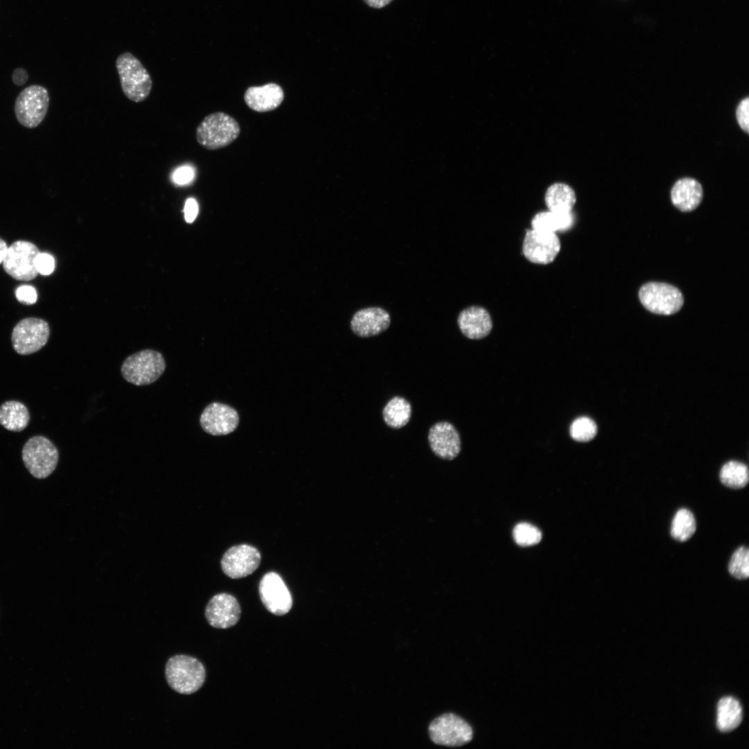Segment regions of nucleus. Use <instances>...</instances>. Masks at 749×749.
Returning a JSON list of instances; mask_svg holds the SVG:
<instances>
[{
  "mask_svg": "<svg viewBox=\"0 0 749 749\" xmlns=\"http://www.w3.org/2000/svg\"><path fill=\"white\" fill-rule=\"evenodd\" d=\"M49 100L47 89L41 85H33L24 89L15 103L18 122L28 128L39 126L46 115Z\"/></svg>",
  "mask_w": 749,
  "mask_h": 749,
  "instance_id": "0eeeda50",
  "label": "nucleus"
},
{
  "mask_svg": "<svg viewBox=\"0 0 749 749\" xmlns=\"http://www.w3.org/2000/svg\"><path fill=\"white\" fill-rule=\"evenodd\" d=\"M576 197L574 189L565 183H554L546 191L544 202L548 210L561 214L571 213Z\"/></svg>",
  "mask_w": 749,
  "mask_h": 749,
  "instance_id": "412c9836",
  "label": "nucleus"
},
{
  "mask_svg": "<svg viewBox=\"0 0 749 749\" xmlns=\"http://www.w3.org/2000/svg\"><path fill=\"white\" fill-rule=\"evenodd\" d=\"M194 176L193 169L189 166H182L178 169L173 173V181L178 184H184L189 182Z\"/></svg>",
  "mask_w": 749,
  "mask_h": 749,
  "instance_id": "72a5a7b5",
  "label": "nucleus"
},
{
  "mask_svg": "<svg viewBox=\"0 0 749 749\" xmlns=\"http://www.w3.org/2000/svg\"><path fill=\"white\" fill-rule=\"evenodd\" d=\"M184 211L186 221L188 223L193 221L198 212V207L196 201L193 198L187 199L185 203Z\"/></svg>",
  "mask_w": 749,
  "mask_h": 749,
  "instance_id": "f704fd0d",
  "label": "nucleus"
},
{
  "mask_svg": "<svg viewBox=\"0 0 749 749\" xmlns=\"http://www.w3.org/2000/svg\"><path fill=\"white\" fill-rule=\"evenodd\" d=\"M240 126L232 117L222 112L206 116L196 130L198 143L207 150L230 145L239 136Z\"/></svg>",
  "mask_w": 749,
  "mask_h": 749,
  "instance_id": "7ed1b4c3",
  "label": "nucleus"
},
{
  "mask_svg": "<svg viewBox=\"0 0 749 749\" xmlns=\"http://www.w3.org/2000/svg\"><path fill=\"white\" fill-rule=\"evenodd\" d=\"M165 368L162 354L146 349L128 356L122 363L121 372L126 381L135 386H146L157 381Z\"/></svg>",
  "mask_w": 749,
  "mask_h": 749,
  "instance_id": "20e7f679",
  "label": "nucleus"
},
{
  "mask_svg": "<svg viewBox=\"0 0 749 749\" xmlns=\"http://www.w3.org/2000/svg\"><path fill=\"white\" fill-rule=\"evenodd\" d=\"M742 718V708L737 700L729 696L719 700L716 720L719 731L729 732L734 730L740 725Z\"/></svg>",
  "mask_w": 749,
  "mask_h": 749,
  "instance_id": "5701e85b",
  "label": "nucleus"
},
{
  "mask_svg": "<svg viewBox=\"0 0 749 749\" xmlns=\"http://www.w3.org/2000/svg\"><path fill=\"white\" fill-rule=\"evenodd\" d=\"M561 248L554 232L527 230L522 244L524 257L531 263L549 264L554 261Z\"/></svg>",
  "mask_w": 749,
  "mask_h": 749,
  "instance_id": "9b49d317",
  "label": "nucleus"
},
{
  "mask_svg": "<svg viewBox=\"0 0 749 749\" xmlns=\"http://www.w3.org/2000/svg\"><path fill=\"white\" fill-rule=\"evenodd\" d=\"M34 264L37 273L42 275L51 274L55 268L53 257L46 252H40L35 257Z\"/></svg>",
  "mask_w": 749,
  "mask_h": 749,
  "instance_id": "7c9ffc66",
  "label": "nucleus"
},
{
  "mask_svg": "<svg viewBox=\"0 0 749 749\" xmlns=\"http://www.w3.org/2000/svg\"><path fill=\"white\" fill-rule=\"evenodd\" d=\"M428 441L433 453L444 460H453L460 451L459 433L449 422H438L431 426L429 430Z\"/></svg>",
  "mask_w": 749,
  "mask_h": 749,
  "instance_id": "2eb2a0df",
  "label": "nucleus"
},
{
  "mask_svg": "<svg viewBox=\"0 0 749 749\" xmlns=\"http://www.w3.org/2000/svg\"><path fill=\"white\" fill-rule=\"evenodd\" d=\"M116 67L125 96L130 101L140 103L149 96L153 81L141 62L130 52L118 56Z\"/></svg>",
  "mask_w": 749,
  "mask_h": 749,
  "instance_id": "f03ea898",
  "label": "nucleus"
},
{
  "mask_svg": "<svg viewBox=\"0 0 749 749\" xmlns=\"http://www.w3.org/2000/svg\"><path fill=\"white\" fill-rule=\"evenodd\" d=\"M165 675L168 685L175 691L191 694L199 690L204 684L205 669L197 659L177 655L167 661Z\"/></svg>",
  "mask_w": 749,
  "mask_h": 749,
  "instance_id": "f257e3e1",
  "label": "nucleus"
},
{
  "mask_svg": "<svg viewBox=\"0 0 749 749\" xmlns=\"http://www.w3.org/2000/svg\"><path fill=\"white\" fill-rule=\"evenodd\" d=\"M703 197V191L701 184L691 178L678 180L671 191L673 205L683 212L695 209L701 203Z\"/></svg>",
  "mask_w": 749,
  "mask_h": 749,
  "instance_id": "aec40b11",
  "label": "nucleus"
},
{
  "mask_svg": "<svg viewBox=\"0 0 749 749\" xmlns=\"http://www.w3.org/2000/svg\"><path fill=\"white\" fill-rule=\"evenodd\" d=\"M411 405L404 397L395 396L385 405L382 414L385 423L393 429H399L409 422L411 416Z\"/></svg>",
  "mask_w": 749,
  "mask_h": 749,
  "instance_id": "b1692460",
  "label": "nucleus"
},
{
  "mask_svg": "<svg viewBox=\"0 0 749 749\" xmlns=\"http://www.w3.org/2000/svg\"><path fill=\"white\" fill-rule=\"evenodd\" d=\"M728 571L730 575L739 580H745L749 577V550L741 546L732 554L729 564Z\"/></svg>",
  "mask_w": 749,
  "mask_h": 749,
  "instance_id": "cd10ccee",
  "label": "nucleus"
},
{
  "mask_svg": "<svg viewBox=\"0 0 749 749\" xmlns=\"http://www.w3.org/2000/svg\"><path fill=\"white\" fill-rule=\"evenodd\" d=\"M28 78V75L27 71L24 69H22V68H17L16 69L14 70V71L12 73V82L16 85H19V86L25 84L27 82Z\"/></svg>",
  "mask_w": 749,
  "mask_h": 749,
  "instance_id": "c9c22d12",
  "label": "nucleus"
},
{
  "mask_svg": "<svg viewBox=\"0 0 749 749\" xmlns=\"http://www.w3.org/2000/svg\"><path fill=\"white\" fill-rule=\"evenodd\" d=\"M259 592L265 608L273 614H286L292 607L291 593L280 576L275 572H268L262 577Z\"/></svg>",
  "mask_w": 749,
  "mask_h": 749,
  "instance_id": "f8f14e48",
  "label": "nucleus"
},
{
  "mask_svg": "<svg viewBox=\"0 0 749 749\" xmlns=\"http://www.w3.org/2000/svg\"><path fill=\"white\" fill-rule=\"evenodd\" d=\"M240 616L241 608L239 602L235 597L227 593L214 596L205 609V617L208 623L216 628L225 629L234 626Z\"/></svg>",
  "mask_w": 749,
  "mask_h": 749,
  "instance_id": "dca6fc26",
  "label": "nucleus"
},
{
  "mask_svg": "<svg viewBox=\"0 0 749 749\" xmlns=\"http://www.w3.org/2000/svg\"><path fill=\"white\" fill-rule=\"evenodd\" d=\"M261 554L254 546L239 544L227 549L221 559L224 574L231 578H241L252 574L259 566Z\"/></svg>",
  "mask_w": 749,
  "mask_h": 749,
  "instance_id": "ddd939ff",
  "label": "nucleus"
},
{
  "mask_svg": "<svg viewBox=\"0 0 749 749\" xmlns=\"http://www.w3.org/2000/svg\"><path fill=\"white\" fill-rule=\"evenodd\" d=\"M29 421L28 409L23 403L9 400L0 406V424L6 429L21 431L28 426Z\"/></svg>",
  "mask_w": 749,
  "mask_h": 749,
  "instance_id": "4be33fe9",
  "label": "nucleus"
},
{
  "mask_svg": "<svg viewBox=\"0 0 749 749\" xmlns=\"http://www.w3.org/2000/svg\"><path fill=\"white\" fill-rule=\"evenodd\" d=\"M284 97L282 88L273 83L259 87H250L244 94L246 105L257 112H266L276 109L282 103Z\"/></svg>",
  "mask_w": 749,
  "mask_h": 749,
  "instance_id": "6ab92c4d",
  "label": "nucleus"
},
{
  "mask_svg": "<svg viewBox=\"0 0 749 749\" xmlns=\"http://www.w3.org/2000/svg\"><path fill=\"white\" fill-rule=\"evenodd\" d=\"M239 421V414L234 408L219 402L207 405L200 417L203 429L212 436H224L233 432Z\"/></svg>",
  "mask_w": 749,
  "mask_h": 749,
  "instance_id": "4468645a",
  "label": "nucleus"
},
{
  "mask_svg": "<svg viewBox=\"0 0 749 749\" xmlns=\"http://www.w3.org/2000/svg\"><path fill=\"white\" fill-rule=\"evenodd\" d=\"M638 296L646 310L659 315L674 314L680 310L684 304L681 291L664 282H651L644 284L639 289Z\"/></svg>",
  "mask_w": 749,
  "mask_h": 749,
  "instance_id": "423d86ee",
  "label": "nucleus"
},
{
  "mask_svg": "<svg viewBox=\"0 0 749 749\" xmlns=\"http://www.w3.org/2000/svg\"><path fill=\"white\" fill-rule=\"evenodd\" d=\"M597 427L591 418L580 417L576 419L570 427L571 438L578 442H588L596 435Z\"/></svg>",
  "mask_w": 749,
  "mask_h": 749,
  "instance_id": "c85d7f7f",
  "label": "nucleus"
},
{
  "mask_svg": "<svg viewBox=\"0 0 749 749\" xmlns=\"http://www.w3.org/2000/svg\"><path fill=\"white\" fill-rule=\"evenodd\" d=\"M390 324L387 311L378 307L364 308L357 311L350 321L353 333L362 338L377 336L386 331Z\"/></svg>",
  "mask_w": 749,
  "mask_h": 749,
  "instance_id": "f3484780",
  "label": "nucleus"
},
{
  "mask_svg": "<svg viewBox=\"0 0 749 749\" xmlns=\"http://www.w3.org/2000/svg\"><path fill=\"white\" fill-rule=\"evenodd\" d=\"M573 223L572 213L561 214L547 211L536 214L531 221V226L534 230L556 233L569 230Z\"/></svg>",
  "mask_w": 749,
  "mask_h": 749,
  "instance_id": "393cba45",
  "label": "nucleus"
},
{
  "mask_svg": "<svg viewBox=\"0 0 749 749\" xmlns=\"http://www.w3.org/2000/svg\"><path fill=\"white\" fill-rule=\"evenodd\" d=\"M8 248V247L7 246L6 241L0 238V264H2V261L6 256Z\"/></svg>",
  "mask_w": 749,
  "mask_h": 749,
  "instance_id": "4c0bfd02",
  "label": "nucleus"
},
{
  "mask_svg": "<svg viewBox=\"0 0 749 749\" xmlns=\"http://www.w3.org/2000/svg\"><path fill=\"white\" fill-rule=\"evenodd\" d=\"M749 98L741 100L737 106L736 111L737 120L741 128L748 133L749 131Z\"/></svg>",
  "mask_w": 749,
  "mask_h": 749,
  "instance_id": "2f4dec72",
  "label": "nucleus"
},
{
  "mask_svg": "<svg viewBox=\"0 0 749 749\" xmlns=\"http://www.w3.org/2000/svg\"><path fill=\"white\" fill-rule=\"evenodd\" d=\"M457 323L465 336L474 340L486 337L492 328L490 313L479 306H471L461 311L458 314Z\"/></svg>",
  "mask_w": 749,
  "mask_h": 749,
  "instance_id": "a211bd4d",
  "label": "nucleus"
},
{
  "mask_svg": "<svg viewBox=\"0 0 749 749\" xmlns=\"http://www.w3.org/2000/svg\"><path fill=\"white\" fill-rule=\"evenodd\" d=\"M49 336L50 328L46 321L38 318H26L19 321L12 329V347L20 355L33 354L46 344Z\"/></svg>",
  "mask_w": 749,
  "mask_h": 749,
  "instance_id": "1a4fd4ad",
  "label": "nucleus"
},
{
  "mask_svg": "<svg viewBox=\"0 0 749 749\" xmlns=\"http://www.w3.org/2000/svg\"><path fill=\"white\" fill-rule=\"evenodd\" d=\"M696 523L694 514L687 508H680L675 514L671 526V535L679 542H686L695 533Z\"/></svg>",
  "mask_w": 749,
  "mask_h": 749,
  "instance_id": "bb28decb",
  "label": "nucleus"
},
{
  "mask_svg": "<svg viewBox=\"0 0 749 749\" xmlns=\"http://www.w3.org/2000/svg\"><path fill=\"white\" fill-rule=\"evenodd\" d=\"M368 6L374 8H381L389 4L393 0H363Z\"/></svg>",
  "mask_w": 749,
  "mask_h": 749,
  "instance_id": "e433bc0d",
  "label": "nucleus"
},
{
  "mask_svg": "<svg viewBox=\"0 0 749 749\" xmlns=\"http://www.w3.org/2000/svg\"><path fill=\"white\" fill-rule=\"evenodd\" d=\"M21 458L29 473L36 479H43L55 470L59 452L49 439L42 436H35L24 444Z\"/></svg>",
  "mask_w": 749,
  "mask_h": 749,
  "instance_id": "39448f33",
  "label": "nucleus"
},
{
  "mask_svg": "<svg viewBox=\"0 0 749 749\" xmlns=\"http://www.w3.org/2000/svg\"><path fill=\"white\" fill-rule=\"evenodd\" d=\"M513 535L516 543L522 546L536 544L542 539L540 531L532 524L526 522L517 524L514 528Z\"/></svg>",
  "mask_w": 749,
  "mask_h": 749,
  "instance_id": "c756f323",
  "label": "nucleus"
},
{
  "mask_svg": "<svg viewBox=\"0 0 749 749\" xmlns=\"http://www.w3.org/2000/svg\"><path fill=\"white\" fill-rule=\"evenodd\" d=\"M719 477L721 483L726 487L732 489L743 488L748 483V469L743 463L731 460L722 467Z\"/></svg>",
  "mask_w": 749,
  "mask_h": 749,
  "instance_id": "a878e982",
  "label": "nucleus"
},
{
  "mask_svg": "<svg viewBox=\"0 0 749 749\" xmlns=\"http://www.w3.org/2000/svg\"><path fill=\"white\" fill-rule=\"evenodd\" d=\"M17 300L26 304H34L37 298L36 290L29 285H22L15 290Z\"/></svg>",
  "mask_w": 749,
  "mask_h": 749,
  "instance_id": "473e14b6",
  "label": "nucleus"
},
{
  "mask_svg": "<svg viewBox=\"0 0 749 749\" xmlns=\"http://www.w3.org/2000/svg\"><path fill=\"white\" fill-rule=\"evenodd\" d=\"M431 741L440 746L459 747L469 743L473 737L472 727L462 718L452 714H444L429 725Z\"/></svg>",
  "mask_w": 749,
  "mask_h": 749,
  "instance_id": "6e6552de",
  "label": "nucleus"
},
{
  "mask_svg": "<svg viewBox=\"0 0 749 749\" xmlns=\"http://www.w3.org/2000/svg\"><path fill=\"white\" fill-rule=\"evenodd\" d=\"M31 242L19 240L8 248L2 261L5 272L16 280L28 282L34 279L38 273L34 260L40 253Z\"/></svg>",
  "mask_w": 749,
  "mask_h": 749,
  "instance_id": "9d476101",
  "label": "nucleus"
}]
</instances>
